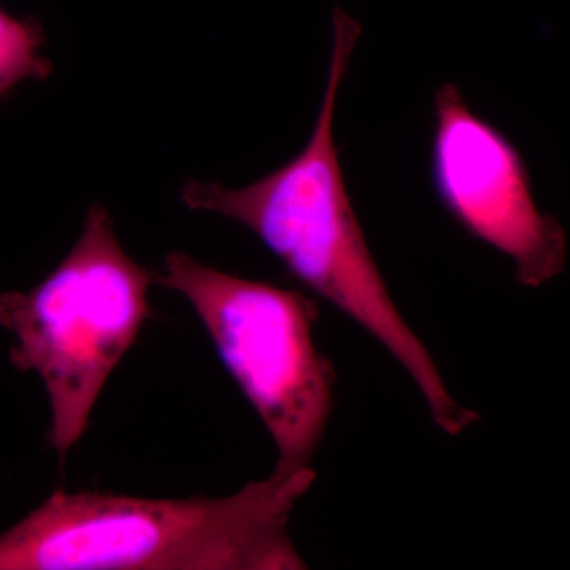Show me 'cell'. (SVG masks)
<instances>
[{
    "mask_svg": "<svg viewBox=\"0 0 570 570\" xmlns=\"http://www.w3.org/2000/svg\"><path fill=\"white\" fill-rule=\"evenodd\" d=\"M156 284L184 296L275 442L276 471L311 468L333 412L335 370L314 343L318 307L291 288L228 275L183 250Z\"/></svg>",
    "mask_w": 570,
    "mask_h": 570,
    "instance_id": "4",
    "label": "cell"
},
{
    "mask_svg": "<svg viewBox=\"0 0 570 570\" xmlns=\"http://www.w3.org/2000/svg\"><path fill=\"white\" fill-rule=\"evenodd\" d=\"M332 28L324 97L305 148L238 189L187 179L179 200L190 212L219 214L249 228L298 283L387 348L422 393L434 423L456 436L479 414L450 395L433 356L401 316L348 197L333 126L362 26L336 7Z\"/></svg>",
    "mask_w": 570,
    "mask_h": 570,
    "instance_id": "1",
    "label": "cell"
},
{
    "mask_svg": "<svg viewBox=\"0 0 570 570\" xmlns=\"http://www.w3.org/2000/svg\"><path fill=\"white\" fill-rule=\"evenodd\" d=\"M156 275L124 250L110 214L94 204L80 238L50 276L31 291L0 295V326L14 337L10 363L43 382L48 442L61 466L85 436L108 379L137 343Z\"/></svg>",
    "mask_w": 570,
    "mask_h": 570,
    "instance_id": "3",
    "label": "cell"
},
{
    "mask_svg": "<svg viewBox=\"0 0 570 570\" xmlns=\"http://www.w3.org/2000/svg\"><path fill=\"white\" fill-rule=\"evenodd\" d=\"M433 116L431 181L442 208L469 236L509 257L520 284L540 287L560 275L568 239L557 217L535 204L523 154L452 82L434 91Z\"/></svg>",
    "mask_w": 570,
    "mask_h": 570,
    "instance_id": "5",
    "label": "cell"
},
{
    "mask_svg": "<svg viewBox=\"0 0 570 570\" xmlns=\"http://www.w3.org/2000/svg\"><path fill=\"white\" fill-rule=\"evenodd\" d=\"M317 474L273 471L232 497L56 490L0 534V570H302L288 523Z\"/></svg>",
    "mask_w": 570,
    "mask_h": 570,
    "instance_id": "2",
    "label": "cell"
},
{
    "mask_svg": "<svg viewBox=\"0 0 570 570\" xmlns=\"http://www.w3.org/2000/svg\"><path fill=\"white\" fill-rule=\"evenodd\" d=\"M43 32L39 22L11 17L0 9V96L26 80L50 77V59L41 52Z\"/></svg>",
    "mask_w": 570,
    "mask_h": 570,
    "instance_id": "6",
    "label": "cell"
}]
</instances>
